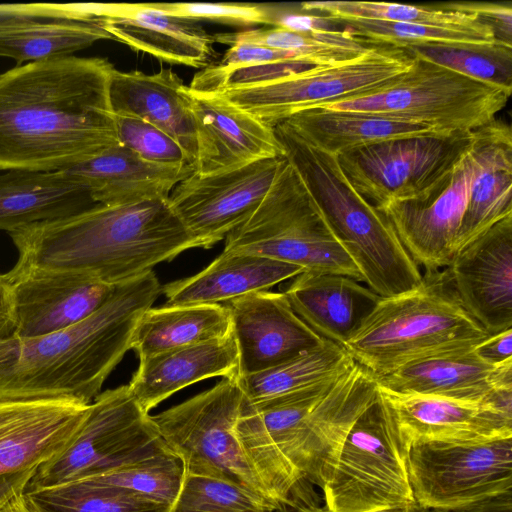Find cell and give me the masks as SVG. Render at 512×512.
<instances>
[{
  "label": "cell",
  "mask_w": 512,
  "mask_h": 512,
  "mask_svg": "<svg viewBox=\"0 0 512 512\" xmlns=\"http://www.w3.org/2000/svg\"><path fill=\"white\" fill-rule=\"evenodd\" d=\"M113 69L107 59L71 55L0 74V170H65L118 145Z\"/></svg>",
  "instance_id": "1"
},
{
  "label": "cell",
  "mask_w": 512,
  "mask_h": 512,
  "mask_svg": "<svg viewBox=\"0 0 512 512\" xmlns=\"http://www.w3.org/2000/svg\"><path fill=\"white\" fill-rule=\"evenodd\" d=\"M161 287L148 271L116 286L94 314L66 329L0 342V400L72 399L90 404L131 349Z\"/></svg>",
  "instance_id": "2"
},
{
  "label": "cell",
  "mask_w": 512,
  "mask_h": 512,
  "mask_svg": "<svg viewBox=\"0 0 512 512\" xmlns=\"http://www.w3.org/2000/svg\"><path fill=\"white\" fill-rule=\"evenodd\" d=\"M19 265L86 273L110 285L200 248L168 198L95 204L67 218L8 233Z\"/></svg>",
  "instance_id": "3"
},
{
  "label": "cell",
  "mask_w": 512,
  "mask_h": 512,
  "mask_svg": "<svg viewBox=\"0 0 512 512\" xmlns=\"http://www.w3.org/2000/svg\"><path fill=\"white\" fill-rule=\"evenodd\" d=\"M275 132L285 158L302 178L329 230L358 269L362 282L380 297L420 285L423 275L386 216L352 187L336 155L319 150L285 123Z\"/></svg>",
  "instance_id": "4"
},
{
  "label": "cell",
  "mask_w": 512,
  "mask_h": 512,
  "mask_svg": "<svg viewBox=\"0 0 512 512\" xmlns=\"http://www.w3.org/2000/svg\"><path fill=\"white\" fill-rule=\"evenodd\" d=\"M487 336L443 269L425 272L410 291L381 297L343 347L378 378L418 359L473 348Z\"/></svg>",
  "instance_id": "5"
},
{
  "label": "cell",
  "mask_w": 512,
  "mask_h": 512,
  "mask_svg": "<svg viewBox=\"0 0 512 512\" xmlns=\"http://www.w3.org/2000/svg\"><path fill=\"white\" fill-rule=\"evenodd\" d=\"M225 239L226 252L254 254L303 271L340 274L362 282L286 158L260 204Z\"/></svg>",
  "instance_id": "6"
},
{
  "label": "cell",
  "mask_w": 512,
  "mask_h": 512,
  "mask_svg": "<svg viewBox=\"0 0 512 512\" xmlns=\"http://www.w3.org/2000/svg\"><path fill=\"white\" fill-rule=\"evenodd\" d=\"M510 96L498 86L413 58L410 67L387 84L314 108L405 119L452 134L490 123Z\"/></svg>",
  "instance_id": "7"
},
{
  "label": "cell",
  "mask_w": 512,
  "mask_h": 512,
  "mask_svg": "<svg viewBox=\"0 0 512 512\" xmlns=\"http://www.w3.org/2000/svg\"><path fill=\"white\" fill-rule=\"evenodd\" d=\"M128 385L100 393L69 445L37 467L24 490L98 477L168 451Z\"/></svg>",
  "instance_id": "8"
},
{
  "label": "cell",
  "mask_w": 512,
  "mask_h": 512,
  "mask_svg": "<svg viewBox=\"0 0 512 512\" xmlns=\"http://www.w3.org/2000/svg\"><path fill=\"white\" fill-rule=\"evenodd\" d=\"M407 452L377 393L340 447L322 487L325 506L331 512H373L416 502Z\"/></svg>",
  "instance_id": "9"
},
{
  "label": "cell",
  "mask_w": 512,
  "mask_h": 512,
  "mask_svg": "<svg viewBox=\"0 0 512 512\" xmlns=\"http://www.w3.org/2000/svg\"><path fill=\"white\" fill-rule=\"evenodd\" d=\"M243 399L236 378H223L151 420L167 448L182 460L185 474L229 481L269 499L236 437Z\"/></svg>",
  "instance_id": "10"
},
{
  "label": "cell",
  "mask_w": 512,
  "mask_h": 512,
  "mask_svg": "<svg viewBox=\"0 0 512 512\" xmlns=\"http://www.w3.org/2000/svg\"><path fill=\"white\" fill-rule=\"evenodd\" d=\"M412 61L398 47L373 45L345 62L317 66L262 85L228 89L218 95L275 127L300 111L387 84L404 73Z\"/></svg>",
  "instance_id": "11"
},
{
  "label": "cell",
  "mask_w": 512,
  "mask_h": 512,
  "mask_svg": "<svg viewBox=\"0 0 512 512\" xmlns=\"http://www.w3.org/2000/svg\"><path fill=\"white\" fill-rule=\"evenodd\" d=\"M471 132L391 139L338 155L355 191L376 209L415 200L454 167L472 141Z\"/></svg>",
  "instance_id": "12"
},
{
  "label": "cell",
  "mask_w": 512,
  "mask_h": 512,
  "mask_svg": "<svg viewBox=\"0 0 512 512\" xmlns=\"http://www.w3.org/2000/svg\"><path fill=\"white\" fill-rule=\"evenodd\" d=\"M414 499L452 507L512 490V437L477 443L416 441L407 452Z\"/></svg>",
  "instance_id": "13"
},
{
  "label": "cell",
  "mask_w": 512,
  "mask_h": 512,
  "mask_svg": "<svg viewBox=\"0 0 512 512\" xmlns=\"http://www.w3.org/2000/svg\"><path fill=\"white\" fill-rule=\"evenodd\" d=\"M485 144L484 125L473 131L469 148L429 192L379 209L410 257L425 272L443 270L452 261L470 185L481 167Z\"/></svg>",
  "instance_id": "14"
},
{
  "label": "cell",
  "mask_w": 512,
  "mask_h": 512,
  "mask_svg": "<svg viewBox=\"0 0 512 512\" xmlns=\"http://www.w3.org/2000/svg\"><path fill=\"white\" fill-rule=\"evenodd\" d=\"M284 160L267 158L215 174L193 173L172 189L168 202L200 248H211L260 204Z\"/></svg>",
  "instance_id": "15"
},
{
  "label": "cell",
  "mask_w": 512,
  "mask_h": 512,
  "mask_svg": "<svg viewBox=\"0 0 512 512\" xmlns=\"http://www.w3.org/2000/svg\"><path fill=\"white\" fill-rule=\"evenodd\" d=\"M5 275L13 297L15 336L21 338L76 325L98 311L117 286L82 272L17 263Z\"/></svg>",
  "instance_id": "16"
},
{
  "label": "cell",
  "mask_w": 512,
  "mask_h": 512,
  "mask_svg": "<svg viewBox=\"0 0 512 512\" xmlns=\"http://www.w3.org/2000/svg\"><path fill=\"white\" fill-rule=\"evenodd\" d=\"M99 3L0 4V56L23 63L71 56L112 39Z\"/></svg>",
  "instance_id": "17"
},
{
  "label": "cell",
  "mask_w": 512,
  "mask_h": 512,
  "mask_svg": "<svg viewBox=\"0 0 512 512\" xmlns=\"http://www.w3.org/2000/svg\"><path fill=\"white\" fill-rule=\"evenodd\" d=\"M377 397L376 377L354 362L297 427L287 461L302 480L322 488L357 418Z\"/></svg>",
  "instance_id": "18"
},
{
  "label": "cell",
  "mask_w": 512,
  "mask_h": 512,
  "mask_svg": "<svg viewBox=\"0 0 512 512\" xmlns=\"http://www.w3.org/2000/svg\"><path fill=\"white\" fill-rule=\"evenodd\" d=\"M445 269L462 306L489 335L512 328V215L458 251Z\"/></svg>",
  "instance_id": "19"
},
{
  "label": "cell",
  "mask_w": 512,
  "mask_h": 512,
  "mask_svg": "<svg viewBox=\"0 0 512 512\" xmlns=\"http://www.w3.org/2000/svg\"><path fill=\"white\" fill-rule=\"evenodd\" d=\"M377 393L407 448L416 441L477 443L512 437V412L493 402L400 393L378 383Z\"/></svg>",
  "instance_id": "20"
},
{
  "label": "cell",
  "mask_w": 512,
  "mask_h": 512,
  "mask_svg": "<svg viewBox=\"0 0 512 512\" xmlns=\"http://www.w3.org/2000/svg\"><path fill=\"white\" fill-rule=\"evenodd\" d=\"M238 349V376L254 374L323 344L284 293L258 291L223 303Z\"/></svg>",
  "instance_id": "21"
},
{
  "label": "cell",
  "mask_w": 512,
  "mask_h": 512,
  "mask_svg": "<svg viewBox=\"0 0 512 512\" xmlns=\"http://www.w3.org/2000/svg\"><path fill=\"white\" fill-rule=\"evenodd\" d=\"M189 92L195 122V174H215L262 159L285 157L274 127L221 95Z\"/></svg>",
  "instance_id": "22"
},
{
  "label": "cell",
  "mask_w": 512,
  "mask_h": 512,
  "mask_svg": "<svg viewBox=\"0 0 512 512\" xmlns=\"http://www.w3.org/2000/svg\"><path fill=\"white\" fill-rule=\"evenodd\" d=\"M89 407L72 399L0 400V477L35 470L60 454Z\"/></svg>",
  "instance_id": "23"
},
{
  "label": "cell",
  "mask_w": 512,
  "mask_h": 512,
  "mask_svg": "<svg viewBox=\"0 0 512 512\" xmlns=\"http://www.w3.org/2000/svg\"><path fill=\"white\" fill-rule=\"evenodd\" d=\"M376 381L395 392L488 401L512 412V360L493 366L480 360L473 348L415 360Z\"/></svg>",
  "instance_id": "24"
},
{
  "label": "cell",
  "mask_w": 512,
  "mask_h": 512,
  "mask_svg": "<svg viewBox=\"0 0 512 512\" xmlns=\"http://www.w3.org/2000/svg\"><path fill=\"white\" fill-rule=\"evenodd\" d=\"M100 12L111 38L133 50L201 69L217 58L213 35L199 21L158 11L149 3H100Z\"/></svg>",
  "instance_id": "25"
},
{
  "label": "cell",
  "mask_w": 512,
  "mask_h": 512,
  "mask_svg": "<svg viewBox=\"0 0 512 512\" xmlns=\"http://www.w3.org/2000/svg\"><path fill=\"white\" fill-rule=\"evenodd\" d=\"M108 94L113 114L134 116L164 131L183 148L194 169L196 136L191 95L172 69L145 74L114 68Z\"/></svg>",
  "instance_id": "26"
},
{
  "label": "cell",
  "mask_w": 512,
  "mask_h": 512,
  "mask_svg": "<svg viewBox=\"0 0 512 512\" xmlns=\"http://www.w3.org/2000/svg\"><path fill=\"white\" fill-rule=\"evenodd\" d=\"M237 378L238 349L231 331L223 339L166 350L139 359L128 387L149 414L159 403L202 380Z\"/></svg>",
  "instance_id": "27"
},
{
  "label": "cell",
  "mask_w": 512,
  "mask_h": 512,
  "mask_svg": "<svg viewBox=\"0 0 512 512\" xmlns=\"http://www.w3.org/2000/svg\"><path fill=\"white\" fill-rule=\"evenodd\" d=\"M65 171L84 184L94 203L105 205L168 198L180 181L194 173L188 164L148 162L120 144Z\"/></svg>",
  "instance_id": "28"
},
{
  "label": "cell",
  "mask_w": 512,
  "mask_h": 512,
  "mask_svg": "<svg viewBox=\"0 0 512 512\" xmlns=\"http://www.w3.org/2000/svg\"><path fill=\"white\" fill-rule=\"evenodd\" d=\"M283 293L310 328L341 346L381 298L351 277L307 271L295 276Z\"/></svg>",
  "instance_id": "29"
},
{
  "label": "cell",
  "mask_w": 512,
  "mask_h": 512,
  "mask_svg": "<svg viewBox=\"0 0 512 512\" xmlns=\"http://www.w3.org/2000/svg\"><path fill=\"white\" fill-rule=\"evenodd\" d=\"M88 189L65 170H0V230L54 221L93 205Z\"/></svg>",
  "instance_id": "30"
},
{
  "label": "cell",
  "mask_w": 512,
  "mask_h": 512,
  "mask_svg": "<svg viewBox=\"0 0 512 512\" xmlns=\"http://www.w3.org/2000/svg\"><path fill=\"white\" fill-rule=\"evenodd\" d=\"M304 272L300 267L248 253L223 251L197 274L161 287L166 305L223 304Z\"/></svg>",
  "instance_id": "31"
},
{
  "label": "cell",
  "mask_w": 512,
  "mask_h": 512,
  "mask_svg": "<svg viewBox=\"0 0 512 512\" xmlns=\"http://www.w3.org/2000/svg\"><path fill=\"white\" fill-rule=\"evenodd\" d=\"M483 161L469 189L455 254L503 218L512 215V131L494 119L485 125ZM454 254V255H455Z\"/></svg>",
  "instance_id": "32"
},
{
  "label": "cell",
  "mask_w": 512,
  "mask_h": 512,
  "mask_svg": "<svg viewBox=\"0 0 512 512\" xmlns=\"http://www.w3.org/2000/svg\"><path fill=\"white\" fill-rule=\"evenodd\" d=\"M283 123L308 144L336 156L391 139L443 134L405 119L321 108L300 111Z\"/></svg>",
  "instance_id": "33"
},
{
  "label": "cell",
  "mask_w": 512,
  "mask_h": 512,
  "mask_svg": "<svg viewBox=\"0 0 512 512\" xmlns=\"http://www.w3.org/2000/svg\"><path fill=\"white\" fill-rule=\"evenodd\" d=\"M231 331L230 313L224 304L151 307L136 325L131 349L141 359L174 348L223 339Z\"/></svg>",
  "instance_id": "34"
},
{
  "label": "cell",
  "mask_w": 512,
  "mask_h": 512,
  "mask_svg": "<svg viewBox=\"0 0 512 512\" xmlns=\"http://www.w3.org/2000/svg\"><path fill=\"white\" fill-rule=\"evenodd\" d=\"M355 361L343 346L323 344L269 369L236 378L244 396L256 401L287 394L344 372Z\"/></svg>",
  "instance_id": "35"
},
{
  "label": "cell",
  "mask_w": 512,
  "mask_h": 512,
  "mask_svg": "<svg viewBox=\"0 0 512 512\" xmlns=\"http://www.w3.org/2000/svg\"><path fill=\"white\" fill-rule=\"evenodd\" d=\"M213 39L215 43L228 46L253 43L293 52L316 66H329L354 59L373 46L343 30L313 33L281 27L217 33Z\"/></svg>",
  "instance_id": "36"
},
{
  "label": "cell",
  "mask_w": 512,
  "mask_h": 512,
  "mask_svg": "<svg viewBox=\"0 0 512 512\" xmlns=\"http://www.w3.org/2000/svg\"><path fill=\"white\" fill-rule=\"evenodd\" d=\"M411 58L426 60L472 79L512 92V47L500 44L420 42L401 47Z\"/></svg>",
  "instance_id": "37"
},
{
  "label": "cell",
  "mask_w": 512,
  "mask_h": 512,
  "mask_svg": "<svg viewBox=\"0 0 512 512\" xmlns=\"http://www.w3.org/2000/svg\"><path fill=\"white\" fill-rule=\"evenodd\" d=\"M24 492L42 512H171L168 505L90 480Z\"/></svg>",
  "instance_id": "38"
},
{
  "label": "cell",
  "mask_w": 512,
  "mask_h": 512,
  "mask_svg": "<svg viewBox=\"0 0 512 512\" xmlns=\"http://www.w3.org/2000/svg\"><path fill=\"white\" fill-rule=\"evenodd\" d=\"M341 30L369 45L401 47L420 42L495 43L491 29L476 19L450 25L369 19H332Z\"/></svg>",
  "instance_id": "39"
},
{
  "label": "cell",
  "mask_w": 512,
  "mask_h": 512,
  "mask_svg": "<svg viewBox=\"0 0 512 512\" xmlns=\"http://www.w3.org/2000/svg\"><path fill=\"white\" fill-rule=\"evenodd\" d=\"M184 476L182 460L168 450L87 480L124 488L172 508L179 495Z\"/></svg>",
  "instance_id": "40"
},
{
  "label": "cell",
  "mask_w": 512,
  "mask_h": 512,
  "mask_svg": "<svg viewBox=\"0 0 512 512\" xmlns=\"http://www.w3.org/2000/svg\"><path fill=\"white\" fill-rule=\"evenodd\" d=\"M280 507L235 483L185 474L171 512H275Z\"/></svg>",
  "instance_id": "41"
},
{
  "label": "cell",
  "mask_w": 512,
  "mask_h": 512,
  "mask_svg": "<svg viewBox=\"0 0 512 512\" xmlns=\"http://www.w3.org/2000/svg\"><path fill=\"white\" fill-rule=\"evenodd\" d=\"M300 10L330 19H369L392 22L450 25L475 19L471 15L425 6L366 1H310Z\"/></svg>",
  "instance_id": "42"
},
{
  "label": "cell",
  "mask_w": 512,
  "mask_h": 512,
  "mask_svg": "<svg viewBox=\"0 0 512 512\" xmlns=\"http://www.w3.org/2000/svg\"><path fill=\"white\" fill-rule=\"evenodd\" d=\"M113 116L120 145L151 163L192 166L183 148L161 129L134 116Z\"/></svg>",
  "instance_id": "43"
},
{
  "label": "cell",
  "mask_w": 512,
  "mask_h": 512,
  "mask_svg": "<svg viewBox=\"0 0 512 512\" xmlns=\"http://www.w3.org/2000/svg\"><path fill=\"white\" fill-rule=\"evenodd\" d=\"M149 5L158 11L199 22L206 20L241 27L272 26L276 10L275 5L235 2H175Z\"/></svg>",
  "instance_id": "44"
},
{
  "label": "cell",
  "mask_w": 512,
  "mask_h": 512,
  "mask_svg": "<svg viewBox=\"0 0 512 512\" xmlns=\"http://www.w3.org/2000/svg\"><path fill=\"white\" fill-rule=\"evenodd\" d=\"M444 10L473 16L478 22L489 27L495 41L512 47V4L488 2L446 3Z\"/></svg>",
  "instance_id": "45"
},
{
  "label": "cell",
  "mask_w": 512,
  "mask_h": 512,
  "mask_svg": "<svg viewBox=\"0 0 512 512\" xmlns=\"http://www.w3.org/2000/svg\"><path fill=\"white\" fill-rule=\"evenodd\" d=\"M290 60L307 61L293 52L253 43H236L229 46L221 60L211 65L219 70H232L256 64Z\"/></svg>",
  "instance_id": "46"
},
{
  "label": "cell",
  "mask_w": 512,
  "mask_h": 512,
  "mask_svg": "<svg viewBox=\"0 0 512 512\" xmlns=\"http://www.w3.org/2000/svg\"><path fill=\"white\" fill-rule=\"evenodd\" d=\"M473 352L493 366L512 360V328L487 336L473 347Z\"/></svg>",
  "instance_id": "47"
},
{
  "label": "cell",
  "mask_w": 512,
  "mask_h": 512,
  "mask_svg": "<svg viewBox=\"0 0 512 512\" xmlns=\"http://www.w3.org/2000/svg\"><path fill=\"white\" fill-rule=\"evenodd\" d=\"M427 512H512V490L462 505L430 508Z\"/></svg>",
  "instance_id": "48"
},
{
  "label": "cell",
  "mask_w": 512,
  "mask_h": 512,
  "mask_svg": "<svg viewBox=\"0 0 512 512\" xmlns=\"http://www.w3.org/2000/svg\"><path fill=\"white\" fill-rule=\"evenodd\" d=\"M16 323L10 283L5 274H0V342L14 337Z\"/></svg>",
  "instance_id": "49"
},
{
  "label": "cell",
  "mask_w": 512,
  "mask_h": 512,
  "mask_svg": "<svg viewBox=\"0 0 512 512\" xmlns=\"http://www.w3.org/2000/svg\"><path fill=\"white\" fill-rule=\"evenodd\" d=\"M427 508L414 502L412 504L398 506L373 512H427ZM283 512H331L326 506H319L310 496L309 492L302 489L297 496H295L290 505L287 506Z\"/></svg>",
  "instance_id": "50"
},
{
  "label": "cell",
  "mask_w": 512,
  "mask_h": 512,
  "mask_svg": "<svg viewBox=\"0 0 512 512\" xmlns=\"http://www.w3.org/2000/svg\"><path fill=\"white\" fill-rule=\"evenodd\" d=\"M35 470L0 477V505L24 491Z\"/></svg>",
  "instance_id": "51"
},
{
  "label": "cell",
  "mask_w": 512,
  "mask_h": 512,
  "mask_svg": "<svg viewBox=\"0 0 512 512\" xmlns=\"http://www.w3.org/2000/svg\"><path fill=\"white\" fill-rule=\"evenodd\" d=\"M0 512H42L23 491L0 505Z\"/></svg>",
  "instance_id": "52"
}]
</instances>
